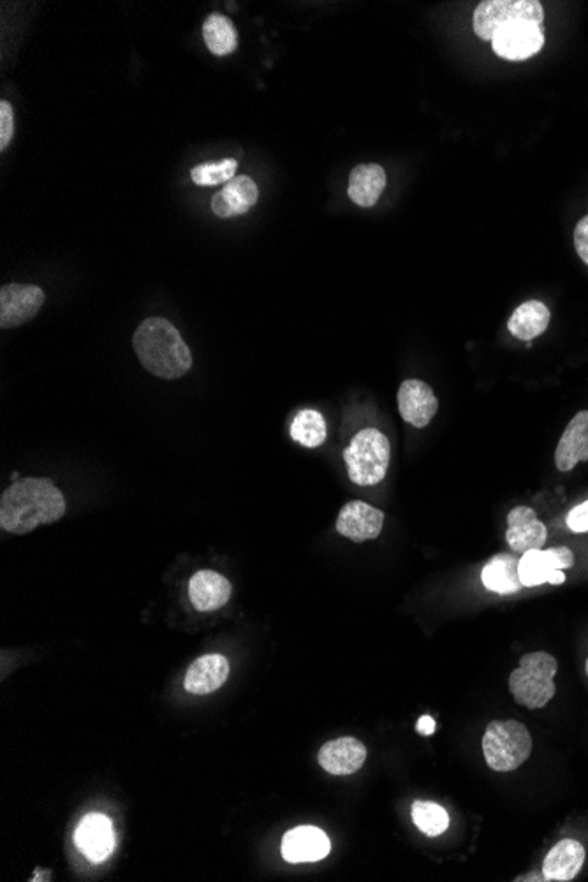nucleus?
Instances as JSON below:
<instances>
[{
  "instance_id": "nucleus-1",
  "label": "nucleus",
  "mask_w": 588,
  "mask_h": 882,
  "mask_svg": "<svg viewBox=\"0 0 588 882\" xmlns=\"http://www.w3.org/2000/svg\"><path fill=\"white\" fill-rule=\"evenodd\" d=\"M66 514V499L52 479L25 477L14 482L0 500V525L11 534H29Z\"/></svg>"
},
{
  "instance_id": "nucleus-2",
  "label": "nucleus",
  "mask_w": 588,
  "mask_h": 882,
  "mask_svg": "<svg viewBox=\"0 0 588 882\" xmlns=\"http://www.w3.org/2000/svg\"><path fill=\"white\" fill-rule=\"evenodd\" d=\"M133 348L145 371L161 380H180L191 371L188 343L165 317L145 319L134 331Z\"/></svg>"
},
{
  "instance_id": "nucleus-3",
  "label": "nucleus",
  "mask_w": 588,
  "mask_h": 882,
  "mask_svg": "<svg viewBox=\"0 0 588 882\" xmlns=\"http://www.w3.org/2000/svg\"><path fill=\"white\" fill-rule=\"evenodd\" d=\"M557 671L558 663L553 655L546 652L525 654L509 677V691L518 704L531 710L543 709L557 691L553 682Z\"/></svg>"
},
{
  "instance_id": "nucleus-4",
  "label": "nucleus",
  "mask_w": 588,
  "mask_h": 882,
  "mask_svg": "<svg viewBox=\"0 0 588 882\" xmlns=\"http://www.w3.org/2000/svg\"><path fill=\"white\" fill-rule=\"evenodd\" d=\"M392 459L388 437L377 428H363L352 437L343 451V464L354 485H380L386 477Z\"/></svg>"
},
{
  "instance_id": "nucleus-5",
  "label": "nucleus",
  "mask_w": 588,
  "mask_h": 882,
  "mask_svg": "<svg viewBox=\"0 0 588 882\" xmlns=\"http://www.w3.org/2000/svg\"><path fill=\"white\" fill-rule=\"evenodd\" d=\"M532 736L518 721H494L483 736V756L494 771H512L522 767L532 754Z\"/></svg>"
},
{
  "instance_id": "nucleus-6",
  "label": "nucleus",
  "mask_w": 588,
  "mask_h": 882,
  "mask_svg": "<svg viewBox=\"0 0 588 882\" xmlns=\"http://www.w3.org/2000/svg\"><path fill=\"white\" fill-rule=\"evenodd\" d=\"M543 5L538 0H485L474 11V32L483 41L494 39L502 29L518 23L543 25Z\"/></svg>"
},
{
  "instance_id": "nucleus-7",
  "label": "nucleus",
  "mask_w": 588,
  "mask_h": 882,
  "mask_svg": "<svg viewBox=\"0 0 588 882\" xmlns=\"http://www.w3.org/2000/svg\"><path fill=\"white\" fill-rule=\"evenodd\" d=\"M575 564V555L566 546L546 552L531 550L520 558V579L523 587H540L543 584L562 585L566 581L564 569Z\"/></svg>"
},
{
  "instance_id": "nucleus-8",
  "label": "nucleus",
  "mask_w": 588,
  "mask_h": 882,
  "mask_svg": "<svg viewBox=\"0 0 588 882\" xmlns=\"http://www.w3.org/2000/svg\"><path fill=\"white\" fill-rule=\"evenodd\" d=\"M45 305V293L37 285L8 284L0 290V326L16 328L31 321Z\"/></svg>"
},
{
  "instance_id": "nucleus-9",
  "label": "nucleus",
  "mask_w": 588,
  "mask_h": 882,
  "mask_svg": "<svg viewBox=\"0 0 588 882\" xmlns=\"http://www.w3.org/2000/svg\"><path fill=\"white\" fill-rule=\"evenodd\" d=\"M544 45L543 25L540 23H518L502 29L491 39L495 54L506 60H525L540 54Z\"/></svg>"
},
{
  "instance_id": "nucleus-10",
  "label": "nucleus",
  "mask_w": 588,
  "mask_h": 882,
  "mask_svg": "<svg viewBox=\"0 0 588 882\" xmlns=\"http://www.w3.org/2000/svg\"><path fill=\"white\" fill-rule=\"evenodd\" d=\"M383 523L384 512L381 509L372 508L363 500H352L340 509L337 532L354 543H363L380 538Z\"/></svg>"
},
{
  "instance_id": "nucleus-11",
  "label": "nucleus",
  "mask_w": 588,
  "mask_h": 882,
  "mask_svg": "<svg viewBox=\"0 0 588 882\" xmlns=\"http://www.w3.org/2000/svg\"><path fill=\"white\" fill-rule=\"evenodd\" d=\"M330 838L316 826H298L282 838V858L290 863H313L330 855Z\"/></svg>"
},
{
  "instance_id": "nucleus-12",
  "label": "nucleus",
  "mask_w": 588,
  "mask_h": 882,
  "mask_svg": "<svg viewBox=\"0 0 588 882\" xmlns=\"http://www.w3.org/2000/svg\"><path fill=\"white\" fill-rule=\"evenodd\" d=\"M398 410L404 421L416 428H425L439 409L436 393L427 383L409 380L402 383L398 389Z\"/></svg>"
},
{
  "instance_id": "nucleus-13",
  "label": "nucleus",
  "mask_w": 588,
  "mask_h": 882,
  "mask_svg": "<svg viewBox=\"0 0 588 882\" xmlns=\"http://www.w3.org/2000/svg\"><path fill=\"white\" fill-rule=\"evenodd\" d=\"M549 540V529L538 520L534 509L518 506L508 514L506 541L512 552L527 553L541 550Z\"/></svg>"
},
{
  "instance_id": "nucleus-14",
  "label": "nucleus",
  "mask_w": 588,
  "mask_h": 882,
  "mask_svg": "<svg viewBox=\"0 0 588 882\" xmlns=\"http://www.w3.org/2000/svg\"><path fill=\"white\" fill-rule=\"evenodd\" d=\"M75 840L90 861L106 860L115 847L112 821L103 814H89L78 826Z\"/></svg>"
},
{
  "instance_id": "nucleus-15",
  "label": "nucleus",
  "mask_w": 588,
  "mask_h": 882,
  "mask_svg": "<svg viewBox=\"0 0 588 882\" xmlns=\"http://www.w3.org/2000/svg\"><path fill=\"white\" fill-rule=\"evenodd\" d=\"M365 745L352 736L328 742L319 750V765L331 776H351L363 767Z\"/></svg>"
},
{
  "instance_id": "nucleus-16",
  "label": "nucleus",
  "mask_w": 588,
  "mask_h": 882,
  "mask_svg": "<svg viewBox=\"0 0 588 882\" xmlns=\"http://www.w3.org/2000/svg\"><path fill=\"white\" fill-rule=\"evenodd\" d=\"M259 191L250 177H235L212 197V210L220 218L244 215L258 203Z\"/></svg>"
},
{
  "instance_id": "nucleus-17",
  "label": "nucleus",
  "mask_w": 588,
  "mask_h": 882,
  "mask_svg": "<svg viewBox=\"0 0 588 882\" xmlns=\"http://www.w3.org/2000/svg\"><path fill=\"white\" fill-rule=\"evenodd\" d=\"M585 847L575 838H564L552 847L543 863V879L552 882H567L578 875L585 863Z\"/></svg>"
},
{
  "instance_id": "nucleus-18",
  "label": "nucleus",
  "mask_w": 588,
  "mask_h": 882,
  "mask_svg": "<svg viewBox=\"0 0 588 882\" xmlns=\"http://www.w3.org/2000/svg\"><path fill=\"white\" fill-rule=\"evenodd\" d=\"M579 462H588V410L570 419L555 451V465L562 473H569Z\"/></svg>"
},
{
  "instance_id": "nucleus-19",
  "label": "nucleus",
  "mask_w": 588,
  "mask_h": 882,
  "mask_svg": "<svg viewBox=\"0 0 588 882\" xmlns=\"http://www.w3.org/2000/svg\"><path fill=\"white\" fill-rule=\"evenodd\" d=\"M189 598L200 611H215L231 598V584L215 570H200L189 584Z\"/></svg>"
},
{
  "instance_id": "nucleus-20",
  "label": "nucleus",
  "mask_w": 588,
  "mask_h": 882,
  "mask_svg": "<svg viewBox=\"0 0 588 882\" xmlns=\"http://www.w3.org/2000/svg\"><path fill=\"white\" fill-rule=\"evenodd\" d=\"M229 663L217 654L203 655L192 663L185 675V689L191 694H210L228 680Z\"/></svg>"
},
{
  "instance_id": "nucleus-21",
  "label": "nucleus",
  "mask_w": 588,
  "mask_h": 882,
  "mask_svg": "<svg viewBox=\"0 0 588 882\" xmlns=\"http://www.w3.org/2000/svg\"><path fill=\"white\" fill-rule=\"evenodd\" d=\"M386 189V171L380 165H360L349 174V200L361 208H372Z\"/></svg>"
},
{
  "instance_id": "nucleus-22",
  "label": "nucleus",
  "mask_w": 588,
  "mask_h": 882,
  "mask_svg": "<svg viewBox=\"0 0 588 882\" xmlns=\"http://www.w3.org/2000/svg\"><path fill=\"white\" fill-rule=\"evenodd\" d=\"M482 579L483 585L491 592H518L523 587L520 579V561L508 553H499L483 567Z\"/></svg>"
},
{
  "instance_id": "nucleus-23",
  "label": "nucleus",
  "mask_w": 588,
  "mask_h": 882,
  "mask_svg": "<svg viewBox=\"0 0 588 882\" xmlns=\"http://www.w3.org/2000/svg\"><path fill=\"white\" fill-rule=\"evenodd\" d=\"M550 317H552L550 316V308L543 302L531 299V302L520 305L512 313L508 328L517 339L529 342V340H534L535 337H540L546 331L550 325Z\"/></svg>"
},
{
  "instance_id": "nucleus-24",
  "label": "nucleus",
  "mask_w": 588,
  "mask_h": 882,
  "mask_svg": "<svg viewBox=\"0 0 588 882\" xmlns=\"http://www.w3.org/2000/svg\"><path fill=\"white\" fill-rule=\"evenodd\" d=\"M203 39H205L206 48L217 57L231 55L238 48L237 29L224 14H210L203 23Z\"/></svg>"
},
{
  "instance_id": "nucleus-25",
  "label": "nucleus",
  "mask_w": 588,
  "mask_h": 882,
  "mask_svg": "<svg viewBox=\"0 0 588 882\" xmlns=\"http://www.w3.org/2000/svg\"><path fill=\"white\" fill-rule=\"evenodd\" d=\"M328 430L321 412L317 410H302L294 416L291 423V437L304 448H319L326 441Z\"/></svg>"
},
{
  "instance_id": "nucleus-26",
  "label": "nucleus",
  "mask_w": 588,
  "mask_h": 882,
  "mask_svg": "<svg viewBox=\"0 0 588 882\" xmlns=\"http://www.w3.org/2000/svg\"><path fill=\"white\" fill-rule=\"evenodd\" d=\"M412 821L416 828L428 837L444 834L450 826V816L441 805L433 802L412 803Z\"/></svg>"
},
{
  "instance_id": "nucleus-27",
  "label": "nucleus",
  "mask_w": 588,
  "mask_h": 882,
  "mask_svg": "<svg viewBox=\"0 0 588 882\" xmlns=\"http://www.w3.org/2000/svg\"><path fill=\"white\" fill-rule=\"evenodd\" d=\"M237 159H224V161L205 162L191 170L192 182L200 188H212L224 182H231L237 174Z\"/></svg>"
},
{
  "instance_id": "nucleus-28",
  "label": "nucleus",
  "mask_w": 588,
  "mask_h": 882,
  "mask_svg": "<svg viewBox=\"0 0 588 882\" xmlns=\"http://www.w3.org/2000/svg\"><path fill=\"white\" fill-rule=\"evenodd\" d=\"M14 118L13 108L8 101L0 103V150H5L13 138Z\"/></svg>"
},
{
  "instance_id": "nucleus-29",
  "label": "nucleus",
  "mask_w": 588,
  "mask_h": 882,
  "mask_svg": "<svg viewBox=\"0 0 588 882\" xmlns=\"http://www.w3.org/2000/svg\"><path fill=\"white\" fill-rule=\"evenodd\" d=\"M566 523L575 534L588 532V500L567 512Z\"/></svg>"
},
{
  "instance_id": "nucleus-30",
  "label": "nucleus",
  "mask_w": 588,
  "mask_h": 882,
  "mask_svg": "<svg viewBox=\"0 0 588 882\" xmlns=\"http://www.w3.org/2000/svg\"><path fill=\"white\" fill-rule=\"evenodd\" d=\"M575 246L579 258L588 267V215L579 220L575 229Z\"/></svg>"
},
{
  "instance_id": "nucleus-31",
  "label": "nucleus",
  "mask_w": 588,
  "mask_h": 882,
  "mask_svg": "<svg viewBox=\"0 0 588 882\" xmlns=\"http://www.w3.org/2000/svg\"><path fill=\"white\" fill-rule=\"evenodd\" d=\"M416 731L425 736L433 735V731H436V721H433L430 715H425V717L419 719L418 724H416Z\"/></svg>"
},
{
  "instance_id": "nucleus-32",
  "label": "nucleus",
  "mask_w": 588,
  "mask_h": 882,
  "mask_svg": "<svg viewBox=\"0 0 588 882\" xmlns=\"http://www.w3.org/2000/svg\"><path fill=\"white\" fill-rule=\"evenodd\" d=\"M585 669H587V677H588V659H587V665H585Z\"/></svg>"
}]
</instances>
